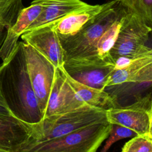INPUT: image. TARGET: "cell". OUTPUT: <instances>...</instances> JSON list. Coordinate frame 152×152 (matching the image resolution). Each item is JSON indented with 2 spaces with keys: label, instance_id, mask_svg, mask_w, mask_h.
Instances as JSON below:
<instances>
[{
  "label": "cell",
  "instance_id": "6da1fadb",
  "mask_svg": "<svg viewBox=\"0 0 152 152\" xmlns=\"http://www.w3.org/2000/svg\"><path fill=\"white\" fill-rule=\"evenodd\" d=\"M0 90L12 115L31 125L39 123L42 114L28 75L23 42L0 64Z\"/></svg>",
  "mask_w": 152,
  "mask_h": 152
},
{
  "label": "cell",
  "instance_id": "7a4b0ae2",
  "mask_svg": "<svg viewBox=\"0 0 152 152\" xmlns=\"http://www.w3.org/2000/svg\"><path fill=\"white\" fill-rule=\"evenodd\" d=\"M124 8L117 0L109 1L102 11L86 23L76 33L69 36H58L64 52L63 67L113 65L99 59L97 43L102 34L117 18Z\"/></svg>",
  "mask_w": 152,
  "mask_h": 152
},
{
  "label": "cell",
  "instance_id": "3957f363",
  "mask_svg": "<svg viewBox=\"0 0 152 152\" xmlns=\"http://www.w3.org/2000/svg\"><path fill=\"white\" fill-rule=\"evenodd\" d=\"M112 127L107 121L97 122L59 137L36 142L26 152H96Z\"/></svg>",
  "mask_w": 152,
  "mask_h": 152
},
{
  "label": "cell",
  "instance_id": "277c9868",
  "mask_svg": "<svg viewBox=\"0 0 152 152\" xmlns=\"http://www.w3.org/2000/svg\"><path fill=\"white\" fill-rule=\"evenodd\" d=\"M106 112L86 104L66 113L45 117L34 125L36 142L58 138L93 124L107 121Z\"/></svg>",
  "mask_w": 152,
  "mask_h": 152
},
{
  "label": "cell",
  "instance_id": "5b68a950",
  "mask_svg": "<svg viewBox=\"0 0 152 152\" xmlns=\"http://www.w3.org/2000/svg\"><path fill=\"white\" fill-rule=\"evenodd\" d=\"M152 27L140 17L126 8L117 39L110 52L113 61L121 56L135 59L152 55L147 45Z\"/></svg>",
  "mask_w": 152,
  "mask_h": 152
},
{
  "label": "cell",
  "instance_id": "8992f818",
  "mask_svg": "<svg viewBox=\"0 0 152 152\" xmlns=\"http://www.w3.org/2000/svg\"><path fill=\"white\" fill-rule=\"evenodd\" d=\"M23 46L30 80L43 118L56 68L30 45L23 42Z\"/></svg>",
  "mask_w": 152,
  "mask_h": 152
},
{
  "label": "cell",
  "instance_id": "52a82bcc",
  "mask_svg": "<svg viewBox=\"0 0 152 152\" xmlns=\"http://www.w3.org/2000/svg\"><path fill=\"white\" fill-rule=\"evenodd\" d=\"M111 124L127 128L137 135L152 138V106L151 93L126 106H116L106 112Z\"/></svg>",
  "mask_w": 152,
  "mask_h": 152
},
{
  "label": "cell",
  "instance_id": "ba28073f",
  "mask_svg": "<svg viewBox=\"0 0 152 152\" xmlns=\"http://www.w3.org/2000/svg\"><path fill=\"white\" fill-rule=\"evenodd\" d=\"M36 142L34 125L15 117L0 116V151L26 152Z\"/></svg>",
  "mask_w": 152,
  "mask_h": 152
},
{
  "label": "cell",
  "instance_id": "9c48e42d",
  "mask_svg": "<svg viewBox=\"0 0 152 152\" xmlns=\"http://www.w3.org/2000/svg\"><path fill=\"white\" fill-rule=\"evenodd\" d=\"M21 38L45 56L56 68L63 67L64 52L52 23L24 33Z\"/></svg>",
  "mask_w": 152,
  "mask_h": 152
},
{
  "label": "cell",
  "instance_id": "30bf717a",
  "mask_svg": "<svg viewBox=\"0 0 152 152\" xmlns=\"http://www.w3.org/2000/svg\"><path fill=\"white\" fill-rule=\"evenodd\" d=\"M86 104L79 99L67 81L64 68H56L43 118L73 110Z\"/></svg>",
  "mask_w": 152,
  "mask_h": 152
},
{
  "label": "cell",
  "instance_id": "8fae6325",
  "mask_svg": "<svg viewBox=\"0 0 152 152\" xmlns=\"http://www.w3.org/2000/svg\"><path fill=\"white\" fill-rule=\"evenodd\" d=\"M42 6L31 3L24 8L18 14L15 22L6 31L2 44L0 48V58L5 61L15 49L18 39L37 19L42 11Z\"/></svg>",
  "mask_w": 152,
  "mask_h": 152
},
{
  "label": "cell",
  "instance_id": "7c38bea8",
  "mask_svg": "<svg viewBox=\"0 0 152 152\" xmlns=\"http://www.w3.org/2000/svg\"><path fill=\"white\" fill-rule=\"evenodd\" d=\"M31 3L40 4L43 8L42 11L24 33L56 23L69 14L88 4L82 0H32Z\"/></svg>",
  "mask_w": 152,
  "mask_h": 152
},
{
  "label": "cell",
  "instance_id": "4fadbf2b",
  "mask_svg": "<svg viewBox=\"0 0 152 152\" xmlns=\"http://www.w3.org/2000/svg\"><path fill=\"white\" fill-rule=\"evenodd\" d=\"M152 55L133 59L126 68L114 70L108 78L106 88L124 83H151Z\"/></svg>",
  "mask_w": 152,
  "mask_h": 152
},
{
  "label": "cell",
  "instance_id": "5bb4252c",
  "mask_svg": "<svg viewBox=\"0 0 152 152\" xmlns=\"http://www.w3.org/2000/svg\"><path fill=\"white\" fill-rule=\"evenodd\" d=\"M107 2L102 5H90L80 8L52 23L58 36H69L76 33L86 23L102 11Z\"/></svg>",
  "mask_w": 152,
  "mask_h": 152
},
{
  "label": "cell",
  "instance_id": "9a60e30c",
  "mask_svg": "<svg viewBox=\"0 0 152 152\" xmlns=\"http://www.w3.org/2000/svg\"><path fill=\"white\" fill-rule=\"evenodd\" d=\"M64 72L67 81L77 97L83 102L105 110L117 106L116 98L104 90L84 85L72 78L65 72L64 69Z\"/></svg>",
  "mask_w": 152,
  "mask_h": 152
},
{
  "label": "cell",
  "instance_id": "2e32d148",
  "mask_svg": "<svg viewBox=\"0 0 152 152\" xmlns=\"http://www.w3.org/2000/svg\"><path fill=\"white\" fill-rule=\"evenodd\" d=\"M65 72L76 81L93 88L104 90L107 81L114 71V65L80 68L63 67Z\"/></svg>",
  "mask_w": 152,
  "mask_h": 152
},
{
  "label": "cell",
  "instance_id": "e0dca14e",
  "mask_svg": "<svg viewBox=\"0 0 152 152\" xmlns=\"http://www.w3.org/2000/svg\"><path fill=\"white\" fill-rule=\"evenodd\" d=\"M125 11L126 8L124 7L119 15L104 31L97 42V56L99 59L103 62L114 65L110 55V52L117 39Z\"/></svg>",
  "mask_w": 152,
  "mask_h": 152
},
{
  "label": "cell",
  "instance_id": "ac0fdd59",
  "mask_svg": "<svg viewBox=\"0 0 152 152\" xmlns=\"http://www.w3.org/2000/svg\"><path fill=\"white\" fill-rule=\"evenodd\" d=\"M123 7L152 25V0H117Z\"/></svg>",
  "mask_w": 152,
  "mask_h": 152
},
{
  "label": "cell",
  "instance_id": "d6986e66",
  "mask_svg": "<svg viewBox=\"0 0 152 152\" xmlns=\"http://www.w3.org/2000/svg\"><path fill=\"white\" fill-rule=\"evenodd\" d=\"M121 152H152V138L137 135L125 144Z\"/></svg>",
  "mask_w": 152,
  "mask_h": 152
},
{
  "label": "cell",
  "instance_id": "ffe728a7",
  "mask_svg": "<svg viewBox=\"0 0 152 152\" xmlns=\"http://www.w3.org/2000/svg\"><path fill=\"white\" fill-rule=\"evenodd\" d=\"M137 134L132 130L118 125L112 124V127L107 140L100 152H107L112 145L115 142L122 139L134 137Z\"/></svg>",
  "mask_w": 152,
  "mask_h": 152
},
{
  "label": "cell",
  "instance_id": "44dd1931",
  "mask_svg": "<svg viewBox=\"0 0 152 152\" xmlns=\"http://www.w3.org/2000/svg\"><path fill=\"white\" fill-rule=\"evenodd\" d=\"M0 116L2 117H12L14 116L9 110L4 98L0 90Z\"/></svg>",
  "mask_w": 152,
  "mask_h": 152
},
{
  "label": "cell",
  "instance_id": "7402d4cb",
  "mask_svg": "<svg viewBox=\"0 0 152 152\" xmlns=\"http://www.w3.org/2000/svg\"><path fill=\"white\" fill-rule=\"evenodd\" d=\"M0 152H4V151H0Z\"/></svg>",
  "mask_w": 152,
  "mask_h": 152
},
{
  "label": "cell",
  "instance_id": "603a6c76",
  "mask_svg": "<svg viewBox=\"0 0 152 152\" xmlns=\"http://www.w3.org/2000/svg\"><path fill=\"white\" fill-rule=\"evenodd\" d=\"M1 42H0V45H1Z\"/></svg>",
  "mask_w": 152,
  "mask_h": 152
}]
</instances>
